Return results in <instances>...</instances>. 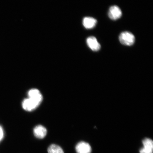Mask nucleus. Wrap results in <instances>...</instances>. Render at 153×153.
Masks as SVG:
<instances>
[{
  "label": "nucleus",
  "mask_w": 153,
  "mask_h": 153,
  "mask_svg": "<svg viewBox=\"0 0 153 153\" xmlns=\"http://www.w3.org/2000/svg\"><path fill=\"white\" fill-rule=\"evenodd\" d=\"M28 98L36 101L39 105L43 100L42 95L40 91L36 89H33L29 91L28 93Z\"/></svg>",
  "instance_id": "obj_4"
},
{
  "label": "nucleus",
  "mask_w": 153,
  "mask_h": 153,
  "mask_svg": "<svg viewBox=\"0 0 153 153\" xmlns=\"http://www.w3.org/2000/svg\"><path fill=\"white\" fill-rule=\"evenodd\" d=\"M119 39L120 43L126 46H131L135 42V36L129 32H122L120 34Z\"/></svg>",
  "instance_id": "obj_1"
},
{
  "label": "nucleus",
  "mask_w": 153,
  "mask_h": 153,
  "mask_svg": "<svg viewBox=\"0 0 153 153\" xmlns=\"http://www.w3.org/2000/svg\"><path fill=\"white\" fill-rule=\"evenodd\" d=\"M39 105L36 101L29 98L25 99L22 103V108L28 111H31L35 110Z\"/></svg>",
  "instance_id": "obj_3"
},
{
  "label": "nucleus",
  "mask_w": 153,
  "mask_h": 153,
  "mask_svg": "<svg viewBox=\"0 0 153 153\" xmlns=\"http://www.w3.org/2000/svg\"><path fill=\"white\" fill-rule=\"evenodd\" d=\"M122 15L121 9L117 6H112L109 9L108 16L112 20H117L121 17Z\"/></svg>",
  "instance_id": "obj_2"
},
{
  "label": "nucleus",
  "mask_w": 153,
  "mask_h": 153,
  "mask_svg": "<svg viewBox=\"0 0 153 153\" xmlns=\"http://www.w3.org/2000/svg\"><path fill=\"white\" fill-rule=\"evenodd\" d=\"M76 150L77 153H91V148L88 143L81 141L76 145Z\"/></svg>",
  "instance_id": "obj_6"
},
{
  "label": "nucleus",
  "mask_w": 153,
  "mask_h": 153,
  "mask_svg": "<svg viewBox=\"0 0 153 153\" xmlns=\"http://www.w3.org/2000/svg\"><path fill=\"white\" fill-rule=\"evenodd\" d=\"M97 20L92 17H85L83 19V24L87 29H91L94 27L97 23Z\"/></svg>",
  "instance_id": "obj_9"
},
{
  "label": "nucleus",
  "mask_w": 153,
  "mask_h": 153,
  "mask_svg": "<svg viewBox=\"0 0 153 153\" xmlns=\"http://www.w3.org/2000/svg\"><path fill=\"white\" fill-rule=\"evenodd\" d=\"M143 148L140 150V153H153V142L152 139L145 138L143 141Z\"/></svg>",
  "instance_id": "obj_5"
},
{
  "label": "nucleus",
  "mask_w": 153,
  "mask_h": 153,
  "mask_svg": "<svg viewBox=\"0 0 153 153\" xmlns=\"http://www.w3.org/2000/svg\"><path fill=\"white\" fill-rule=\"evenodd\" d=\"M4 137V131L2 127L0 126V142L2 140Z\"/></svg>",
  "instance_id": "obj_11"
},
{
  "label": "nucleus",
  "mask_w": 153,
  "mask_h": 153,
  "mask_svg": "<svg viewBox=\"0 0 153 153\" xmlns=\"http://www.w3.org/2000/svg\"><path fill=\"white\" fill-rule=\"evenodd\" d=\"M48 153H64L60 146L55 144L51 145L48 148Z\"/></svg>",
  "instance_id": "obj_10"
},
{
  "label": "nucleus",
  "mask_w": 153,
  "mask_h": 153,
  "mask_svg": "<svg viewBox=\"0 0 153 153\" xmlns=\"http://www.w3.org/2000/svg\"><path fill=\"white\" fill-rule=\"evenodd\" d=\"M47 130L44 126L39 125L36 126L33 130L34 135L38 139H43L47 134Z\"/></svg>",
  "instance_id": "obj_7"
},
{
  "label": "nucleus",
  "mask_w": 153,
  "mask_h": 153,
  "mask_svg": "<svg viewBox=\"0 0 153 153\" xmlns=\"http://www.w3.org/2000/svg\"><path fill=\"white\" fill-rule=\"evenodd\" d=\"M87 43L88 46L93 51H98L100 49V44L94 37L91 36L88 38L87 39Z\"/></svg>",
  "instance_id": "obj_8"
}]
</instances>
